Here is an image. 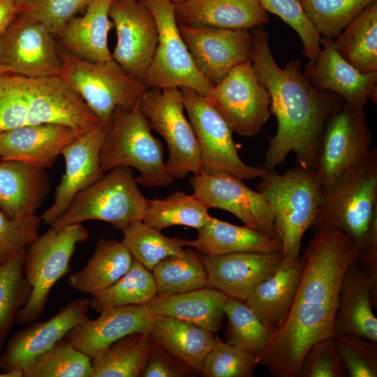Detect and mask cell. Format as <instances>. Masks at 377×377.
I'll return each mask as SVG.
<instances>
[{
    "mask_svg": "<svg viewBox=\"0 0 377 377\" xmlns=\"http://www.w3.org/2000/svg\"><path fill=\"white\" fill-rule=\"evenodd\" d=\"M377 294L371 280L357 261L345 272L334 321L335 334L359 336L377 342Z\"/></svg>",
    "mask_w": 377,
    "mask_h": 377,
    "instance_id": "obj_25",
    "label": "cell"
},
{
    "mask_svg": "<svg viewBox=\"0 0 377 377\" xmlns=\"http://www.w3.org/2000/svg\"><path fill=\"white\" fill-rule=\"evenodd\" d=\"M177 24L251 30L266 24L259 0H188L175 5Z\"/></svg>",
    "mask_w": 377,
    "mask_h": 377,
    "instance_id": "obj_28",
    "label": "cell"
},
{
    "mask_svg": "<svg viewBox=\"0 0 377 377\" xmlns=\"http://www.w3.org/2000/svg\"><path fill=\"white\" fill-rule=\"evenodd\" d=\"M258 364L255 356L216 335L200 373L205 377H252Z\"/></svg>",
    "mask_w": 377,
    "mask_h": 377,
    "instance_id": "obj_45",
    "label": "cell"
},
{
    "mask_svg": "<svg viewBox=\"0 0 377 377\" xmlns=\"http://www.w3.org/2000/svg\"><path fill=\"white\" fill-rule=\"evenodd\" d=\"M302 255L304 269L289 312L257 357L276 377H297L309 348L334 336L342 279L360 251L341 230L327 229L314 235Z\"/></svg>",
    "mask_w": 377,
    "mask_h": 377,
    "instance_id": "obj_1",
    "label": "cell"
},
{
    "mask_svg": "<svg viewBox=\"0 0 377 377\" xmlns=\"http://www.w3.org/2000/svg\"><path fill=\"white\" fill-rule=\"evenodd\" d=\"M156 296L151 271L133 259L128 271L117 281L91 295L90 307L101 313L114 306L149 304Z\"/></svg>",
    "mask_w": 377,
    "mask_h": 377,
    "instance_id": "obj_38",
    "label": "cell"
},
{
    "mask_svg": "<svg viewBox=\"0 0 377 377\" xmlns=\"http://www.w3.org/2000/svg\"><path fill=\"white\" fill-rule=\"evenodd\" d=\"M179 89L198 140L202 173L228 174L249 180L269 172L262 165L251 166L240 158V145L234 140L230 127L206 96L188 87Z\"/></svg>",
    "mask_w": 377,
    "mask_h": 377,
    "instance_id": "obj_10",
    "label": "cell"
},
{
    "mask_svg": "<svg viewBox=\"0 0 377 377\" xmlns=\"http://www.w3.org/2000/svg\"><path fill=\"white\" fill-rule=\"evenodd\" d=\"M109 125L99 124L83 132L61 152L65 172L57 186L54 201L40 217L42 223L51 225L68 209L73 198L103 173L100 152Z\"/></svg>",
    "mask_w": 377,
    "mask_h": 377,
    "instance_id": "obj_20",
    "label": "cell"
},
{
    "mask_svg": "<svg viewBox=\"0 0 377 377\" xmlns=\"http://www.w3.org/2000/svg\"><path fill=\"white\" fill-rule=\"evenodd\" d=\"M188 0H170V1L173 3L174 5H177L183 2H185Z\"/></svg>",
    "mask_w": 377,
    "mask_h": 377,
    "instance_id": "obj_53",
    "label": "cell"
},
{
    "mask_svg": "<svg viewBox=\"0 0 377 377\" xmlns=\"http://www.w3.org/2000/svg\"><path fill=\"white\" fill-rule=\"evenodd\" d=\"M140 376L187 377L193 376V371L153 339L147 364Z\"/></svg>",
    "mask_w": 377,
    "mask_h": 377,
    "instance_id": "obj_50",
    "label": "cell"
},
{
    "mask_svg": "<svg viewBox=\"0 0 377 377\" xmlns=\"http://www.w3.org/2000/svg\"><path fill=\"white\" fill-rule=\"evenodd\" d=\"M121 241L133 258L148 269L153 268L163 259L184 253L187 239L177 237H168L161 230L137 221L123 230Z\"/></svg>",
    "mask_w": 377,
    "mask_h": 377,
    "instance_id": "obj_39",
    "label": "cell"
},
{
    "mask_svg": "<svg viewBox=\"0 0 377 377\" xmlns=\"http://www.w3.org/2000/svg\"><path fill=\"white\" fill-rule=\"evenodd\" d=\"M45 123L86 131L99 121L60 76L30 77L0 71V133Z\"/></svg>",
    "mask_w": 377,
    "mask_h": 377,
    "instance_id": "obj_3",
    "label": "cell"
},
{
    "mask_svg": "<svg viewBox=\"0 0 377 377\" xmlns=\"http://www.w3.org/2000/svg\"><path fill=\"white\" fill-rule=\"evenodd\" d=\"M261 179L256 188L272 209L276 235L282 245V260L297 259L303 236L315 221L322 186L314 170L300 165L281 174L270 171Z\"/></svg>",
    "mask_w": 377,
    "mask_h": 377,
    "instance_id": "obj_5",
    "label": "cell"
},
{
    "mask_svg": "<svg viewBox=\"0 0 377 377\" xmlns=\"http://www.w3.org/2000/svg\"><path fill=\"white\" fill-rule=\"evenodd\" d=\"M334 339L348 376H377V342L346 334H335Z\"/></svg>",
    "mask_w": 377,
    "mask_h": 377,
    "instance_id": "obj_46",
    "label": "cell"
},
{
    "mask_svg": "<svg viewBox=\"0 0 377 377\" xmlns=\"http://www.w3.org/2000/svg\"><path fill=\"white\" fill-rule=\"evenodd\" d=\"M154 15L158 43L143 82L147 88L188 87L207 96L213 86L198 71L178 29L170 0H139Z\"/></svg>",
    "mask_w": 377,
    "mask_h": 377,
    "instance_id": "obj_12",
    "label": "cell"
},
{
    "mask_svg": "<svg viewBox=\"0 0 377 377\" xmlns=\"http://www.w3.org/2000/svg\"><path fill=\"white\" fill-rule=\"evenodd\" d=\"M89 308L90 300L77 299L63 306L49 320H36L17 331L6 341L1 353V369L3 372L23 371L36 357L87 320Z\"/></svg>",
    "mask_w": 377,
    "mask_h": 377,
    "instance_id": "obj_19",
    "label": "cell"
},
{
    "mask_svg": "<svg viewBox=\"0 0 377 377\" xmlns=\"http://www.w3.org/2000/svg\"><path fill=\"white\" fill-rule=\"evenodd\" d=\"M163 156V144L152 135L140 101L131 109L114 112L100 152L103 174L116 167H133L140 172L138 184L147 188L164 187L175 178Z\"/></svg>",
    "mask_w": 377,
    "mask_h": 377,
    "instance_id": "obj_6",
    "label": "cell"
},
{
    "mask_svg": "<svg viewBox=\"0 0 377 377\" xmlns=\"http://www.w3.org/2000/svg\"><path fill=\"white\" fill-rule=\"evenodd\" d=\"M377 227V151L362 163L323 187L320 202L311 228L314 235L338 229L356 245L360 253Z\"/></svg>",
    "mask_w": 377,
    "mask_h": 377,
    "instance_id": "obj_4",
    "label": "cell"
},
{
    "mask_svg": "<svg viewBox=\"0 0 377 377\" xmlns=\"http://www.w3.org/2000/svg\"><path fill=\"white\" fill-rule=\"evenodd\" d=\"M50 191L46 169L0 161V211L12 219L36 215Z\"/></svg>",
    "mask_w": 377,
    "mask_h": 377,
    "instance_id": "obj_26",
    "label": "cell"
},
{
    "mask_svg": "<svg viewBox=\"0 0 377 377\" xmlns=\"http://www.w3.org/2000/svg\"><path fill=\"white\" fill-rule=\"evenodd\" d=\"M57 37L42 23L19 12L0 38V71L30 77L59 76Z\"/></svg>",
    "mask_w": 377,
    "mask_h": 377,
    "instance_id": "obj_14",
    "label": "cell"
},
{
    "mask_svg": "<svg viewBox=\"0 0 377 377\" xmlns=\"http://www.w3.org/2000/svg\"><path fill=\"white\" fill-rule=\"evenodd\" d=\"M71 330L64 339L94 358L117 339L135 332H150L154 315L148 304L111 307Z\"/></svg>",
    "mask_w": 377,
    "mask_h": 377,
    "instance_id": "obj_22",
    "label": "cell"
},
{
    "mask_svg": "<svg viewBox=\"0 0 377 377\" xmlns=\"http://www.w3.org/2000/svg\"><path fill=\"white\" fill-rule=\"evenodd\" d=\"M19 13V0H0V35Z\"/></svg>",
    "mask_w": 377,
    "mask_h": 377,
    "instance_id": "obj_51",
    "label": "cell"
},
{
    "mask_svg": "<svg viewBox=\"0 0 377 377\" xmlns=\"http://www.w3.org/2000/svg\"><path fill=\"white\" fill-rule=\"evenodd\" d=\"M157 296L180 294L207 287V274L202 255L186 249L180 256H168L151 270Z\"/></svg>",
    "mask_w": 377,
    "mask_h": 377,
    "instance_id": "obj_36",
    "label": "cell"
},
{
    "mask_svg": "<svg viewBox=\"0 0 377 377\" xmlns=\"http://www.w3.org/2000/svg\"><path fill=\"white\" fill-rule=\"evenodd\" d=\"M305 265L304 257L282 260L281 266L261 283L244 301L262 323L274 333L291 307Z\"/></svg>",
    "mask_w": 377,
    "mask_h": 377,
    "instance_id": "obj_29",
    "label": "cell"
},
{
    "mask_svg": "<svg viewBox=\"0 0 377 377\" xmlns=\"http://www.w3.org/2000/svg\"><path fill=\"white\" fill-rule=\"evenodd\" d=\"M208 210L193 194L175 191L162 199H148L142 221L159 230L172 226L199 230L212 218Z\"/></svg>",
    "mask_w": 377,
    "mask_h": 377,
    "instance_id": "obj_37",
    "label": "cell"
},
{
    "mask_svg": "<svg viewBox=\"0 0 377 377\" xmlns=\"http://www.w3.org/2000/svg\"><path fill=\"white\" fill-rule=\"evenodd\" d=\"M92 0H19L22 12L45 25L56 37L66 23Z\"/></svg>",
    "mask_w": 377,
    "mask_h": 377,
    "instance_id": "obj_47",
    "label": "cell"
},
{
    "mask_svg": "<svg viewBox=\"0 0 377 377\" xmlns=\"http://www.w3.org/2000/svg\"><path fill=\"white\" fill-rule=\"evenodd\" d=\"M109 16L117 37L112 59L128 74L143 81L158 43L154 15L139 0H112Z\"/></svg>",
    "mask_w": 377,
    "mask_h": 377,
    "instance_id": "obj_17",
    "label": "cell"
},
{
    "mask_svg": "<svg viewBox=\"0 0 377 377\" xmlns=\"http://www.w3.org/2000/svg\"><path fill=\"white\" fill-rule=\"evenodd\" d=\"M112 0H92L80 17L70 20L57 36L59 45L80 59L96 63L112 60L108 35L113 23L109 10Z\"/></svg>",
    "mask_w": 377,
    "mask_h": 377,
    "instance_id": "obj_27",
    "label": "cell"
},
{
    "mask_svg": "<svg viewBox=\"0 0 377 377\" xmlns=\"http://www.w3.org/2000/svg\"><path fill=\"white\" fill-rule=\"evenodd\" d=\"M228 323L226 342L257 357L269 342L272 332L244 302L228 297L223 305Z\"/></svg>",
    "mask_w": 377,
    "mask_h": 377,
    "instance_id": "obj_40",
    "label": "cell"
},
{
    "mask_svg": "<svg viewBox=\"0 0 377 377\" xmlns=\"http://www.w3.org/2000/svg\"><path fill=\"white\" fill-rule=\"evenodd\" d=\"M89 237L88 230L82 223L59 230L50 227L28 246L23 272L31 290L28 300L17 313L18 324H31L42 315L52 288L71 269L77 244L86 242Z\"/></svg>",
    "mask_w": 377,
    "mask_h": 377,
    "instance_id": "obj_9",
    "label": "cell"
},
{
    "mask_svg": "<svg viewBox=\"0 0 377 377\" xmlns=\"http://www.w3.org/2000/svg\"><path fill=\"white\" fill-rule=\"evenodd\" d=\"M60 76L80 96L100 124L109 125L117 109H131L147 89L114 60L103 63L73 56L59 45Z\"/></svg>",
    "mask_w": 377,
    "mask_h": 377,
    "instance_id": "obj_8",
    "label": "cell"
},
{
    "mask_svg": "<svg viewBox=\"0 0 377 377\" xmlns=\"http://www.w3.org/2000/svg\"><path fill=\"white\" fill-rule=\"evenodd\" d=\"M147 201L130 167H116L80 191L50 227L59 230L85 221L98 220L123 230L142 220Z\"/></svg>",
    "mask_w": 377,
    "mask_h": 377,
    "instance_id": "obj_7",
    "label": "cell"
},
{
    "mask_svg": "<svg viewBox=\"0 0 377 377\" xmlns=\"http://www.w3.org/2000/svg\"><path fill=\"white\" fill-rule=\"evenodd\" d=\"M25 251L0 265V354L17 313L30 294L31 287L23 272Z\"/></svg>",
    "mask_w": 377,
    "mask_h": 377,
    "instance_id": "obj_41",
    "label": "cell"
},
{
    "mask_svg": "<svg viewBox=\"0 0 377 377\" xmlns=\"http://www.w3.org/2000/svg\"><path fill=\"white\" fill-rule=\"evenodd\" d=\"M202 258L207 274V287L244 302L279 269L282 253L246 252L216 256L203 254Z\"/></svg>",
    "mask_w": 377,
    "mask_h": 377,
    "instance_id": "obj_21",
    "label": "cell"
},
{
    "mask_svg": "<svg viewBox=\"0 0 377 377\" xmlns=\"http://www.w3.org/2000/svg\"><path fill=\"white\" fill-rule=\"evenodd\" d=\"M1 155H0V161H1Z\"/></svg>",
    "mask_w": 377,
    "mask_h": 377,
    "instance_id": "obj_54",
    "label": "cell"
},
{
    "mask_svg": "<svg viewBox=\"0 0 377 377\" xmlns=\"http://www.w3.org/2000/svg\"><path fill=\"white\" fill-rule=\"evenodd\" d=\"M304 73L313 87L337 94L348 105L364 109L369 100L376 103L377 72L358 71L338 54L332 39L321 38L319 57Z\"/></svg>",
    "mask_w": 377,
    "mask_h": 377,
    "instance_id": "obj_23",
    "label": "cell"
},
{
    "mask_svg": "<svg viewBox=\"0 0 377 377\" xmlns=\"http://www.w3.org/2000/svg\"><path fill=\"white\" fill-rule=\"evenodd\" d=\"M194 64L216 85L237 65L249 60L251 30L177 24Z\"/></svg>",
    "mask_w": 377,
    "mask_h": 377,
    "instance_id": "obj_16",
    "label": "cell"
},
{
    "mask_svg": "<svg viewBox=\"0 0 377 377\" xmlns=\"http://www.w3.org/2000/svg\"><path fill=\"white\" fill-rule=\"evenodd\" d=\"M186 246L209 256L246 252L270 253L282 251V245L276 239L245 226L233 225L213 216L205 226L198 230L196 239H187Z\"/></svg>",
    "mask_w": 377,
    "mask_h": 377,
    "instance_id": "obj_30",
    "label": "cell"
},
{
    "mask_svg": "<svg viewBox=\"0 0 377 377\" xmlns=\"http://www.w3.org/2000/svg\"><path fill=\"white\" fill-rule=\"evenodd\" d=\"M372 136L362 108L343 103L327 122L314 172L323 187L364 162L371 154Z\"/></svg>",
    "mask_w": 377,
    "mask_h": 377,
    "instance_id": "obj_13",
    "label": "cell"
},
{
    "mask_svg": "<svg viewBox=\"0 0 377 377\" xmlns=\"http://www.w3.org/2000/svg\"><path fill=\"white\" fill-rule=\"evenodd\" d=\"M140 109L151 129L158 133L168 148L167 167L174 178L202 173L200 149L190 121L184 114L179 88H147Z\"/></svg>",
    "mask_w": 377,
    "mask_h": 377,
    "instance_id": "obj_11",
    "label": "cell"
},
{
    "mask_svg": "<svg viewBox=\"0 0 377 377\" xmlns=\"http://www.w3.org/2000/svg\"><path fill=\"white\" fill-rule=\"evenodd\" d=\"M193 195L207 208L234 214L244 226L277 239L274 216L265 198L249 188L243 179L228 174L193 175L189 179Z\"/></svg>",
    "mask_w": 377,
    "mask_h": 377,
    "instance_id": "obj_18",
    "label": "cell"
},
{
    "mask_svg": "<svg viewBox=\"0 0 377 377\" xmlns=\"http://www.w3.org/2000/svg\"><path fill=\"white\" fill-rule=\"evenodd\" d=\"M251 33L249 60L269 94L270 112L277 121L262 166L273 171L293 152L298 165L314 170L326 125L344 101L334 93L313 87L302 73L299 60L289 61L281 68L263 26Z\"/></svg>",
    "mask_w": 377,
    "mask_h": 377,
    "instance_id": "obj_2",
    "label": "cell"
},
{
    "mask_svg": "<svg viewBox=\"0 0 377 377\" xmlns=\"http://www.w3.org/2000/svg\"><path fill=\"white\" fill-rule=\"evenodd\" d=\"M41 223L36 215L12 219L0 211V265L27 249L38 237Z\"/></svg>",
    "mask_w": 377,
    "mask_h": 377,
    "instance_id": "obj_48",
    "label": "cell"
},
{
    "mask_svg": "<svg viewBox=\"0 0 377 377\" xmlns=\"http://www.w3.org/2000/svg\"><path fill=\"white\" fill-rule=\"evenodd\" d=\"M22 377H91V357L64 339L36 357Z\"/></svg>",
    "mask_w": 377,
    "mask_h": 377,
    "instance_id": "obj_42",
    "label": "cell"
},
{
    "mask_svg": "<svg viewBox=\"0 0 377 377\" xmlns=\"http://www.w3.org/2000/svg\"><path fill=\"white\" fill-rule=\"evenodd\" d=\"M133 260L122 242L100 239L86 265L69 275L68 284L74 290L93 295L123 276L130 269Z\"/></svg>",
    "mask_w": 377,
    "mask_h": 377,
    "instance_id": "obj_33",
    "label": "cell"
},
{
    "mask_svg": "<svg viewBox=\"0 0 377 377\" xmlns=\"http://www.w3.org/2000/svg\"><path fill=\"white\" fill-rule=\"evenodd\" d=\"M228 122L232 133L257 135L269 120L270 97L250 60L235 66L206 96Z\"/></svg>",
    "mask_w": 377,
    "mask_h": 377,
    "instance_id": "obj_15",
    "label": "cell"
},
{
    "mask_svg": "<svg viewBox=\"0 0 377 377\" xmlns=\"http://www.w3.org/2000/svg\"><path fill=\"white\" fill-rule=\"evenodd\" d=\"M334 336L314 343L304 355L297 377H346Z\"/></svg>",
    "mask_w": 377,
    "mask_h": 377,
    "instance_id": "obj_49",
    "label": "cell"
},
{
    "mask_svg": "<svg viewBox=\"0 0 377 377\" xmlns=\"http://www.w3.org/2000/svg\"><path fill=\"white\" fill-rule=\"evenodd\" d=\"M22 371L13 370L9 372L0 373V377H22Z\"/></svg>",
    "mask_w": 377,
    "mask_h": 377,
    "instance_id": "obj_52",
    "label": "cell"
},
{
    "mask_svg": "<svg viewBox=\"0 0 377 377\" xmlns=\"http://www.w3.org/2000/svg\"><path fill=\"white\" fill-rule=\"evenodd\" d=\"M150 334L164 350L195 372H200L215 342L212 332L186 320L163 316H154Z\"/></svg>",
    "mask_w": 377,
    "mask_h": 377,
    "instance_id": "obj_32",
    "label": "cell"
},
{
    "mask_svg": "<svg viewBox=\"0 0 377 377\" xmlns=\"http://www.w3.org/2000/svg\"><path fill=\"white\" fill-rule=\"evenodd\" d=\"M153 342L150 332H135L111 343L91 358V377H140Z\"/></svg>",
    "mask_w": 377,
    "mask_h": 377,
    "instance_id": "obj_35",
    "label": "cell"
},
{
    "mask_svg": "<svg viewBox=\"0 0 377 377\" xmlns=\"http://www.w3.org/2000/svg\"><path fill=\"white\" fill-rule=\"evenodd\" d=\"M267 13L274 14L291 27L303 44L302 54L308 65L316 64L321 51L320 34L306 15L300 0H259Z\"/></svg>",
    "mask_w": 377,
    "mask_h": 377,
    "instance_id": "obj_44",
    "label": "cell"
},
{
    "mask_svg": "<svg viewBox=\"0 0 377 377\" xmlns=\"http://www.w3.org/2000/svg\"><path fill=\"white\" fill-rule=\"evenodd\" d=\"M228 296L209 287L180 294L156 296L148 305L154 316L172 317L203 327L212 333L221 327Z\"/></svg>",
    "mask_w": 377,
    "mask_h": 377,
    "instance_id": "obj_31",
    "label": "cell"
},
{
    "mask_svg": "<svg viewBox=\"0 0 377 377\" xmlns=\"http://www.w3.org/2000/svg\"><path fill=\"white\" fill-rule=\"evenodd\" d=\"M338 54L362 73L377 72V0L334 39Z\"/></svg>",
    "mask_w": 377,
    "mask_h": 377,
    "instance_id": "obj_34",
    "label": "cell"
},
{
    "mask_svg": "<svg viewBox=\"0 0 377 377\" xmlns=\"http://www.w3.org/2000/svg\"><path fill=\"white\" fill-rule=\"evenodd\" d=\"M300 1L320 36L334 40L366 6L375 0Z\"/></svg>",
    "mask_w": 377,
    "mask_h": 377,
    "instance_id": "obj_43",
    "label": "cell"
},
{
    "mask_svg": "<svg viewBox=\"0 0 377 377\" xmlns=\"http://www.w3.org/2000/svg\"><path fill=\"white\" fill-rule=\"evenodd\" d=\"M84 131L56 123L27 125L0 133L1 159L52 167L64 149Z\"/></svg>",
    "mask_w": 377,
    "mask_h": 377,
    "instance_id": "obj_24",
    "label": "cell"
},
{
    "mask_svg": "<svg viewBox=\"0 0 377 377\" xmlns=\"http://www.w3.org/2000/svg\"><path fill=\"white\" fill-rule=\"evenodd\" d=\"M0 38H1V35H0Z\"/></svg>",
    "mask_w": 377,
    "mask_h": 377,
    "instance_id": "obj_55",
    "label": "cell"
}]
</instances>
